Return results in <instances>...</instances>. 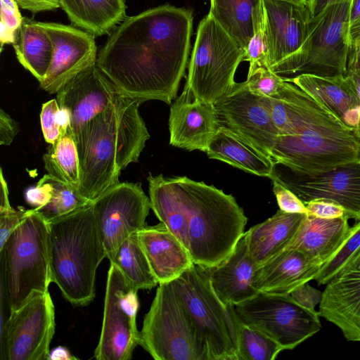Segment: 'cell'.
I'll list each match as a JSON object with an SVG mask.
<instances>
[{
    "mask_svg": "<svg viewBox=\"0 0 360 360\" xmlns=\"http://www.w3.org/2000/svg\"><path fill=\"white\" fill-rule=\"evenodd\" d=\"M193 22L191 11L170 4L127 17L110 33L96 65L122 96L171 104L188 65Z\"/></svg>",
    "mask_w": 360,
    "mask_h": 360,
    "instance_id": "cell-1",
    "label": "cell"
},
{
    "mask_svg": "<svg viewBox=\"0 0 360 360\" xmlns=\"http://www.w3.org/2000/svg\"><path fill=\"white\" fill-rule=\"evenodd\" d=\"M147 180L151 209L195 264L212 267L229 256L248 221L232 195L186 176L150 173Z\"/></svg>",
    "mask_w": 360,
    "mask_h": 360,
    "instance_id": "cell-2",
    "label": "cell"
},
{
    "mask_svg": "<svg viewBox=\"0 0 360 360\" xmlns=\"http://www.w3.org/2000/svg\"><path fill=\"white\" fill-rule=\"evenodd\" d=\"M278 94L284 112L276 125L275 165L307 175L360 160V135L295 84L283 79Z\"/></svg>",
    "mask_w": 360,
    "mask_h": 360,
    "instance_id": "cell-3",
    "label": "cell"
},
{
    "mask_svg": "<svg viewBox=\"0 0 360 360\" xmlns=\"http://www.w3.org/2000/svg\"><path fill=\"white\" fill-rule=\"evenodd\" d=\"M141 104L122 96L73 137L80 165L78 191L86 200L120 183L121 172L138 162L150 138Z\"/></svg>",
    "mask_w": 360,
    "mask_h": 360,
    "instance_id": "cell-4",
    "label": "cell"
},
{
    "mask_svg": "<svg viewBox=\"0 0 360 360\" xmlns=\"http://www.w3.org/2000/svg\"><path fill=\"white\" fill-rule=\"evenodd\" d=\"M47 223L51 282L71 304L86 306L95 297L96 270L106 257L92 202Z\"/></svg>",
    "mask_w": 360,
    "mask_h": 360,
    "instance_id": "cell-5",
    "label": "cell"
},
{
    "mask_svg": "<svg viewBox=\"0 0 360 360\" xmlns=\"http://www.w3.org/2000/svg\"><path fill=\"white\" fill-rule=\"evenodd\" d=\"M1 287L10 309L22 306L33 295L49 291L51 282L48 223L32 208L0 250Z\"/></svg>",
    "mask_w": 360,
    "mask_h": 360,
    "instance_id": "cell-6",
    "label": "cell"
},
{
    "mask_svg": "<svg viewBox=\"0 0 360 360\" xmlns=\"http://www.w3.org/2000/svg\"><path fill=\"white\" fill-rule=\"evenodd\" d=\"M244 49L209 13L199 22L184 89L214 104L229 91L244 60Z\"/></svg>",
    "mask_w": 360,
    "mask_h": 360,
    "instance_id": "cell-7",
    "label": "cell"
},
{
    "mask_svg": "<svg viewBox=\"0 0 360 360\" xmlns=\"http://www.w3.org/2000/svg\"><path fill=\"white\" fill-rule=\"evenodd\" d=\"M171 283L205 347L207 360H238L231 306L214 292L208 267L193 264Z\"/></svg>",
    "mask_w": 360,
    "mask_h": 360,
    "instance_id": "cell-8",
    "label": "cell"
},
{
    "mask_svg": "<svg viewBox=\"0 0 360 360\" xmlns=\"http://www.w3.org/2000/svg\"><path fill=\"white\" fill-rule=\"evenodd\" d=\"M139 345L155 360H207L205 347L171 282L159 283Z\"/></svg>",
    "mask_w": 360,
    "mask_h": 360,
    "instance_id": "cell-9",
    "label": "cell"
},
{
    "mask_svg": "<svg viewBox=\"0 0 360 360\" xmlns=\"http://www.w3.org/2000/svg\"><path fill=\"white\" fill-rule=\"evenodd\" d=\"M233 311L244 323L291 350L321 328L319 311L297 304L290 294L259 292L235 306Z\"/></svg>",
    "mask_w": 360,
    "mask_h": 360,
    "instance_id": "cell-10",
    "label": "cell"
},
{
    "mask_svg": "<svg viewBox=\"0 0 360 360\" xmlns=\"http://www.w3.org/2000/svg\"><path fill=\"white\" fill-rule=\"evenodd\" d=\"M269 69L283 79L300 75L307 58L311 15L306 5L262 0Z\"/></svg>",
    "mask_w": 360,
    "mask_h": 360,
    "instance_id": "cell-11",
    "label": "cell"
},
{
    "mask_svg": "<svg viewBox=\"0 0 360 360\" xmlns=\"http://www.w3.org/2000/svg\"><path fill=\"white\" fill-rule=\"evenodd\" d=\"M138 290L110 264L108 272L101 332L95 349L97 360H129L139 345Z\"/></svg>",
    "mask_w": 360,
    "mask_h": 360,
    "instance_id": "cell-12",
    "label": "cell"
},
{
    "mask_svg": "<svg viewBox=\"0 0 360 360\" xmlns=\"http://www.w3.org/2000/svg\"><path fill=\"white\" fill-rule=\"evenodd\" d=\"M352 0L326 6L309 22L305 63L300 75H346L349 53V22Z\"/></svg>",
    "mask_w": 360,
    "mask_h": 360,
    "instance_id": "cell-13",
    "label": "cell"
},
{
    "mask_svg": "<svg viewBox=\"0 0 360 360\" xmlns=\"http://www.w3.org/2000/svg\"><path fill=\"white\" fill-rule=\"evenodd\" d=\"M96 225L110 262L119 246L146 224L151 209L141 184L120 182L92 201Z\"/></svg>",
    "mask_w": 360,
    "mask_h": 360,
    "instance_id": "cell-14",
    "label": "cell"
},
{
    "mask_svg": "<svg viewBox=\"0 0 360 360\" xmlns=\"http://www.w3.org/2000/svg\"><path fill=\"white\" fill-rule=\"evenodd\" d=\"M55 328V309L49 292L33 295L10 311L1 328L5 359L49 360Z\"/></svg>",
    "mask_w": 360,
    "mask_h": 360,
    "instance_id": "cell-15",
    "label": "cell"
},
{
    "mask_svg": "<svg viewBox=\"0 0 360 360\" xmlns=\"http://www.w3.org/2000/svg\"><path fill=\"white\" fill-rule=\"evenodd\" d=\"M214 105L219 127L238 134L271 158L278 131L264 97L252 94L245 81L236 82Z\"/></svg>",
    "mask_w": 360,
    "mask_h": 360,
    "instance_id": "cell-16",
    "label": "cell"
},
{
    "mask_svg": "<svg viewBox=\"0 0 360 360\" xmlns=\"http://www.w3.org/2000/svg\"><path fill=\"white\" fill-rule=\"evenodd\" d=\"M285 168L279 172L274 169L271 176L304 204L318 198L331 200L344 207L349 219L360 220V160L313 175L301 174Z\"/></svg>",
    "mask_w": 360,
    "mask_h": 360,
    "instance_id": "cell-17",
    "label": "cell"
},
{
    "mask_svg": "<svg viewBox=\"0 0 360 360\" xmlns=\"http://www.w3.org/2000/svg\"><path fill=\"white\" fill-rule=\"evenodd\" d=\"M49 34L53 45V56L41 89L53 94L84 70L95 65L97 46L95 37L72 25L38 22Z\"/></svg>",
    "mask_w": 360,
    "mask_h": 360,
    "instance_id": "cell-18",
    "label": "cell"
},
{
    "mask_svg": "<svg viewBox=\"0 0 360 360\" xmlns=\"http://www.w3.org/2000/svg\"><path fill=\"white\" fill-rule=\"evenodd\" d=\"M326 285L319 316L347 341L360 342V245Z\"/></svg>",
    "mask_w": 360,
    "mask_h": 360,
    "instance_id": "cell-19",
    "label": "cell"
},
{
    "mask_svg": "<svg viewBox=\"0 0 360 360\" xmlns=\"http://www.w3.org/2000/svg\"><path fill=\"white\" fill-rule=\"evenodd\" d=\"M56 94L60 109L70 116L73 137L122 97L96 64L76 75Z\"/></svg>",
    "mask_w": 360,
    "mask_h": 360,
    "instance_id": "cell-20",
    "label": "cell"
},
{
    "mask_svg": "<svg viewBox=\"0 0 360 360\" xmlns=\"http://www.w3.org/2000/svg\"><path fill=\"white\" fill-rule=\"evenodd\" d=\"M168 124L169 144L188 151L206 152L219 127L214 104L197 100L186 89L170 106Z\"/></svg>",
    "mask_w": 360,
    "mask_h": 360,
    "instance_id": "cell-21",
    "label": "cell"
},
{
    "mask_svg": "<svg viewBox=\"0 0 360 360\" xmlns=\"http://www.w3.org/2000/svg\"><path fill=\"white\" fill-rule=\"evenodd\" d=\"M321 265L296 249H285L257 266L252 286L259 292L290 294L300 285L314 280Z\"/></svg>",
    "mask_w": 360,
    "mask_h": 360,
    "instance_id": "cell-22",
    "label": "cell"
},
{
    "mask_svg": "<svg viewBox=\"0 0 360 360\" xmlns=\"http://www.w3.org/2000/svg\"><path fill=\"white\" fill-rule=\"evenodd\" d=\"M283 79L299 86L344 124L356 130L360 120V96L348 75L321 77L301 74Z\"/></svg>",
    "mask_w": 360,
    "mask_h": 360,
    "instance_id": "cell-23",
    "label": "cell"
},
{
    "mask_svg": "<svg viewBox=\"0 0 360 360\" xmlns=\"http://www.w3.org/2000/svg\"><path fill=\"white\" fill-rule=\"evenodd\" d=\"M257 266L249 252L244 233L225 260L208 267L212 289L226 306L239 304L259 293L252 286Z\"/></svg>",
    "mask_w": 360,
    "mask_h": 360,
    "instance_id": "cell-24",
    "label": "cell"
},
{
    "mask_svg": "<svg viewBox=\"0 0 360 360\" xmlns=\"http://www.w3.org/2000/svg\"><path fill=\"white\" fill-rule=\"evenodd\" d=\"M138 237L158 283L174 281L194 264L187 249L161 222L146 225Z\"/></svg>",
    "mask_w": 360,
    "mask_h": 360,
    "instance_id": "cell-25",
    "label": "cell"
},
{
    "mask_svg": "<svg viewBox=\"0 0 360 360\" xmlns=\"http://www.w3.org/2000/svg\"><path fill=\"white\" fill-rule=\"evenodd\" d=\"M349 217L322 219L307 214L285 249H296L321 266L328 261L348 236Z\"/></svg>",
    "mask_w": 360,
    "mask_h": 360,
    "instance_id": "cell-26",
    "label": "cell"
},
{
    "mask_svg": "<svg viewBox=\"0 0 360 360\" xmlns=\"http://www.w3.org/2000/svg\"><path fill=\"white\" fill-rule=\"evenodd\" d=\"M306 215L278 210L245 232L249 252L257 266L286 248Z\"/></svg>",
    "mask_w": 360,
    "mask_h": 360,
    "instance_id": "cell-27",
    "label": "cell"
},
{
    "mask_svg": "<svg viewBox=\"0 0 360 360\" xmlns=\"http://www.w3.org/2000/svg\"><path fill=\"white\" fill-rule=\"evenodd\" d=\"M210 159L224 162L246 172L270 178L275 167L273 160L238 134L219 127L206 150Z\"/></svg>",
    "mask_w": 360,
    "mask_h": 360,
    "instance_id": "cell-28",
    "label": "cell"
},
{
    "mask_svg": "<svg viewBox=\"0 0 360 360\" xmlns=\"http://www.w3.org/2000/svg\"><path fill=\"white\" fill-rule=\"evenodd\" d=\"M75 27L94 37L110 33L126 18L124 0H59Z\"/></svg>",
    "mask_w": 360,
    "mask_h": 360,
    "instance_id": "cell-29",
    "label": "cell"
},
{
    "mask_svg": "<svg viewBox=\"0 0 360 360\" xmlns=\"http://www.w3.org/2000/svg\"><path fill=\"white\" fill-rule=\"evenodd\" d=\"M18 62L39 82L44 79L53 56L51 39L37 21L23 17L12 44Z\"/></svg>",
    "mask_w": 360,
    "mask_h": 360,
    "instance_id": "cell-30",
    "label": "cell"
},
{
    "mask_svg": "<svg viewBox=\"0 0 360 360\" xmlns=\"http://www.w3.org/2000/svg\"><path fill=\"white\" fill-rule=\"evenodd\" d=\"M243 48L264 17L262 0H210L208 13Z\"/></svg>",
    "mask_w": 360,
    "mask_h": 360,
    "instance_id": "cell-31",
    "label": "cell"
},
{
    "mask_svg": "<svg viewBox=\"0 0 360 360\" xmlns=\"http://www.w3.org/2000/svg\"><path fill=\"white\" fill-rule=\"evenodd\" d=\"M110 264L116 266L136 290H150L158 283L140 244L138 232L118 248Z\"/></svg>",
    "mask_w": 360,
    "mask_h": 360,
    "instance_id": "cell-32",
    "label": "cell"
},
{
    "mask_svg": "<svg viewBox=\"0 0 360 360\" xmlns=\"http://www.w3.org/2000/svg\"><path fill=\"white\" fill-rule=\"evenodd\" d=\"M43 160L48 174L78 190L80 165L77 146L70 127L65 134L50 144L43 156Z\"/></svg>",
    "mask_w": 360,
    "mask_h": 360,
    "instance_id": "cell-33",
    "label": "cell"
},
{
    "mask_svg": "<svg viewBox=\"0 0 360 360\" xmlns=\"http://www.w3.org/2000/svg\"><path fill=\"white\" fill-rule=\"evenodd\" d=\"M41 180L49 189V200L46 205L35 210L46 221L67 215L92 202L82 197L77 188L49 174H44Z\"/></svg>",
    "mask_w": 360,
    "mask_h": 360,
    "instance_id": "cell-34",
    "label": "cell"
},
{
    "mask_svg": "<svg viewBox=\"0 0 360 360\" xmlns=\"http://www.w3.org/2000/svg\"><path fill=\"white\" fill-rule=\"evenodd\" d=\"M238 360H274L283 349L262 332L244 323L231 306Z\"/></svg>",
    "mask_w": 360,
    "mask_h": 360,
    "instance_id": "cell-35",
    "label": "cell"
},
{
    "mask_svg": "<svg viewBox=\"0 0 360 360\" xmlns=\"http://www.w3.org/2000/svg\"><path fill=\"white\" fill-rule=\"evenodd\" d=\"M360 245V220L351 226L349 233L335 254L324 263L315 278L318 285H326Z\"/></svg>",
    "mask_w": 360,
    "mask_h": 360,
    "instance_id": "cell-36",
    "label": "cell"
},
{
    "mask_svg": "<svg viewBox=\"0 0 360 360\" xmlns=\"http://www.w3.org/2000/svg\"><path fill=\"white\" fill-rule=\"evenodd\" d=\"M40 122L44 140L49 144L55 143L70 127V116L60 109L56 99L42 105Z\"/></svg>",
    "mask_w": 360,
    "mask_h": 360,
    "instance_id": "cell-37",
    "label": "cell"
},
{
    "mask_svg": "<svg viewBox=\"0 0 360 360\" xmlns=\"http://www.w3.org/2000/svg\"><path fill=\"white\" fill-rule=\"evenodd\" d=\"M244 60L249 62L248 74L261 68H267V46L264 29V17L257 22L253 36L244 49Z\"/></svg>",
    "mask_w": 360,
    "mask_h": 360,
    "instance_id": "cell-38",
    "label": "cell"
},
{
    "mask_svg": "<svg viewBox=\"0 0 360 360\" xmlns=\"http://www.w3.org/2000/svg\"><path fill=\"white\" fill-rule=\"evenodd\" d=\"M18 8L19 6L14 0H1V49L4 44L13 43L15 34L22 22L23 17Z\"/></svg>",
    "mask_w": 360,
    "mask_h": 360,
    "instance_id": "cell-39",
    "label": "cell"
},
{
    "mask_svg": "<svg viewBox=\"0 0 360 360\" xmlns=\"http://www.w3.org/2000/svg\"><path fill=\"white\" fill-rule=\"evenodd\" d=\"M283 79L267 68H261L248 75L245 81L249 90L262 97H272L276 95Z\"/></svg>",
    "mask_w": 360,
    "mask_h": 360,
    "instance_id": "cell-40",
    "label": "cell"
},
{
    "mask_svg": "<svg viewBox=\"0 0 360 360\" xmlns=\"http://www.w3.org/2000/svg\"><path fill=\"white\" fill-rule=\"evenodd\" d=\"M270 179L273 182V191L279 210L288 213L308 214L305 204L293 192L284 186L274 176Z\"/></svg>",
    "mask_w": 360,
    "mask_h": 360,
    "instance_id": "cell-41",
    "label": "cell"
},
{
    "mask_svg": "<svg viewBox=\"0 0 360 360\" xmlns=\"http://www.w3.org/2000/svg\"><path fill=\"white\" fill-rule=\"evenodd\" d=\"M32 210L20 207L18 210L11 208L0 212V250L9 236L23 222Z\"/></svg>",
    "mask_w": 360,
    "mask_h": 360,
    "instance_id": "cell-42",
    "label": "cell"
},
{
    "mask_svg": "<svg viewBox=\"0 0 360 360\" xmlns=\"http://www.w3.org/2000/svg\"><path fill=\"white\" fill-rule=\"evenodd\" d=\"M305 205L308 214L316 217L335 219L345 215L347 216L344 207L331 200L324 198L314 199L307 202Z\"/></svg>",
    "mask_w": 360,
    "mask_h": 360,
    "instance_id": "cell-43",
    "label": "cell"
},
{
    "mask_svg": "<svg viewBox=\"0 0 360 360\" xmlns=\"http://www.w3.org/2000/svg\"><path fill=\"white\" fill-rule=\"evenodd\" d=\"M323 291L311 286L308 283H303L290 293L292 298L302 307L311 311L321 301Z\"/></svg>",
    "mask_w": 360,
    "mask_h": 360,
    "instance_id": "cell-44",
    "label": "cell"
},
{
    "mask_svg": "<svg viewBox=\"0 0 360 360\" xmlns=\"http://www.w3.org/2000/svg\"><path fill=\"white\" fill-rule=\"evenodd\" d=\"M20 131L18 123L0 109V145L9 146Z\"/></svg>",
    "mask_w": 360,
    "mask_h": 360,
    "instance_id": "cell-45",
    "label": "cell"
},
{
    "mask_svg": "<svg viewBox=\"0 0 360 360\" xmlns=\"http://www.w3.org/2000/svg\"><path fill=\"white\" fill-rule=\"evenodd\" d=\"M25 199L34 209L42 207L49 200V191L46 185L39 179L36 186L26 191Z\"/></svg>",
    "mask_w": 360,
    "mask_h": 360,
    "instance_id": "cell-46",
    "label": "cell"
},
{
    "mask_svg": "<svg viewBox=\"0 0 360 360\" xmlns=\"http://www.w3.org/2000/svg\"><path fill=\"white\" fill-rule=\"evenodd\" d=\"M350 48L360 43V0H352L349 22Z\"/></svg>",
    "mask_w": 360,
    "mask_h": 360,
    "instance_id": "cell-47",
    "label": "cell"
},
{
    "mask_svg": "<svg viewBox=\"0 0 360 360\" xmlns=\"http://www.w3.org/2000/svg\"><path fill=\"white\" fill-rule=\"evenodd\" d=\"M20 8L31 13L53 11L60 7L59 0H14Z\"/></svg>",
    "mask_w": 360,
    "mask_h": 360,
    "instance_id": "cell-48",
    "label": "cell"
},
{
    "mask_svg": "<svg viewBox=\"0 0 360 360\" xmlns=\"http://www.w3.org/2000/svg\"><path fill=\"white\" fill-rule=\"evenodd\" d=\"M347 70L360 75V43L349 49Z\"/></svg>",
    "mask_w": 360,
    "mask_h": 360,
    "instance_id": "cell-49",
    "label": "cell"
},
{
    "mask_svg": "<svg viewBox=\"0 0 360 360\" xmlns=\"http://www.w3.org/2000/svg\"><path fill=\"white\" fill-rule=\"evenodd\" d=\"M345 0H306L311 18L316 16L328 4Z\"/></svg>",
    "mask_w": 360,
    "mask_h": 360,
    "instance_id": "cell-50",
    "label": "cell"
},
{
    "mask_svg": "<svg viewBox=\"0 0 360 360\" xmlns=\"http://www.w3.org/2000/svg\"><path fill=\"white\" fill-rule=\"evenodd\" d=\"M1 179V203H0V212L7 211L13 208L10 204L8 198V190L6 179L4 177L2 169L0 172Z\"/></svg>",
    "mask_w": 360,
    "mask_h": 360,
    "instance_id": "cell-51",
    "label": "cell"
},
{
    "mask_svg": "<svg viewBox=\"0 0 360 360\" xmlns=\"http://www.w3.org/2000/svg\"><path fill=\"white\" fill-rule=\"evenodd\" d=\"M77 358L64 347L58 346L50 350L49 360H72Z\"/></svg>",
    "mask_w": 360,
    "mask_h": 360,
    "instance_id": "cell-52",
    "label": "cell"
},
{
    "mask_svg": "<svg viewBox=\"0 0 360 360\" xmlns=\"http://www.w3.org/2000/svg\"><path fill=\"white\" fill-rule=\"evenodd\" d=\"M347 75H348L353 82L360 96V75L352 70H347ZM356 131L360 135V120L356 129Z\"/></svg>",
    "mask_w": 360,
    "mask_h": 360,
    "instance_id": "cell-53",
    "label": "cell"
},
{
    "mask_svg": "<svg viewBox=\"0 0 360 360\" xmlns=\"http://www.w3.org/2000/svg\"><path fill=\"white\" fill-rule=\"evenodd\" d=\"M292 3H295L297 4H302V5H306V0H283Z\"/></svg>",
    "mask_w": 360,
    "mask_h": 360,
    "instance_id": "cell-54",
    "label": "cell"
}]
</instances>
